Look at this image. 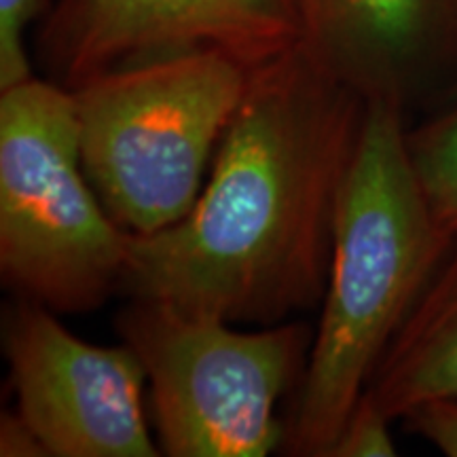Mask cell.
I'll return each instance as SVG.
<instances>
[{
  "mask_svg": "<svg viewBox=\"0 0 457 457\" xmlns=\"http://www.w3.org/2000/svg\"><path fill=\"white\" fill-rule=\"evenodd\" d=\"M131 233L85 174L72 91L30 79L0 91V271L55 313L98 310L121 290Z\"/></svg>",
  "mask_w": 457,
  "mask_h": 457,
  "instance_id": "4",
  "label": "cell"
},
{
  "mask_svg": "<svg viewBox=\"0 0 457 457\" xmlns=\"http://www.w3.org/2000/svg\"><path fill=\"white\" fill-rule=\"evenodd\" d=\"M51 9V0H0V91L34 79L26 30Z\"/></svg>",
  "mask_w": 457,
  "mask_h": 457,
  "instance_id": "11",
  "label": "cell"
},
{
  "mask_svg": "<svg viewBox=\"0 0 457 457\" xmlns=\"http://www.w3.org/2000/svg\"><path fill=\"white\" fill-rule=\"evenodd\" d=\"M3 347L17 413L49 457L162 453L145 417V367L129 345L79 339L55 312L17 299L4 316Z\"/></svg>",
  "mask_w": 457,
  "mask_h": 457,
  "instance_id": "6",
  "label": "cell"
},
{
  "mask_svg": "<svg viewBox=\"0 0 457 457\" xmlns=\"http://www.w3.org/2000/svg\"><path fill=\"white\" fill-rule=\"evenodd\" d=\"M403 420L409 430L424 436L445 455L457 457V400H428L411 409Z\"/></svg>",
  "mask_w": 457,
  "mask_h": 457,
  "instance_id": "13",
  "label": "cell"
},
{
  "mask_svg": "<svg viewBox=\"0 0 457 457\" xmlns=\"http://www.w3.org/2000/svg\"><path fill=\"white\" fill-rule=\"evenodd\" d=\"M114 324L145 367L163 455L265 457L284 449L278 403L305 373L307 324L245 333L222 318L138 299Z\"/></svg>",
  "mask_w": 457,
  "mask_h": 457,
  "instance_id": "5",
  "label": "cell"
},
{
  "mask_svg": "<svg viewBox=\"0 0 457 457\" xmlns=\"http://www.w3.org/2000/svg\"><path fill=\"white\" fill-rule=\"evenodd\" d=\"M367 390L392 421L428 400H457V236Z\"/></svg>",
  "mask_w": 457,
  "mask_h": 457,
  "instance_id": "9",
  "label": "cell"
},
{
  "mask_svg": "<svg viewBox=\"0 0 457 457\" xmlns=\"http://www.w3.org/2000/svg\"><path fill=\"white\" fill-rule=\"evenodd\" d=\"M299 37L293 0H60L37 47L51 81L74 89L114 68L191 51H219L253 71Z\"/></svg>",
  "mask_w": 457,
  "mask_h": 457,
  "instance_id": "7",
  "label": "cell"
},
{
  "mask_svg": "<svg viewBox=\"0 0 457 457\" xmlns=\"http://www.w3.org/2000/svg\"><path fill=\"white\" fill-rule=\"evenodd\" d=\"M0 455L3 457H49L37 432L17 411L0 417Z\"/></svg>",
  "mask_w": 457,
  "mask_h": 457,
  "instance_id": "14",
  "label": "cell"
},
{
  "mask_svg": "<svg viewBox=\"0 0 457 457\" xmlns=\"http://www.w3.org/2000/svg\"><path fill=\"white\" fill-rule=\"evenodd\" d=\"M400 108L369 100L337 205L333 256L284 451L328 457L453 236L411 165Z\"/></svg>",
  "mask_w": 457,
  "mask_h": 457,
  "instance_id": "2",
  "label": "cell"
},
{
  "mask_svg": "<svg viewBox=\"0 0 457 457\" xmlns=\"http://www.w3.org/2000/svg\"><path fill=\"white\" fill-rule=\"evenodd\" d=\"M248 79L250 68L233 57L191 51L71 89L85 174L125 231L153 236L191 212Z\"/></svg>",
  "mask_w": 457,
  "mask_h": 457,
  "instance_id": "3",
  "label": "cell"
},
{
  "mask_svg": "<svg viewBox=\"0 0 457 457\" xmlns=\"http://www.w3.org/2000/svg\"><path fill=\"white\" fill-rule=\"evenodd\" d=\"M364 111L299 43L253 68L202 195L176 225L131 236L119 293L267 327L322 303Z\"/></svg>",
  "mask_w": 457,
  "mask_h": 457,
  "instance_id": "1",
  "label": "cell"
},
{
  "mask_svg": "<svg viewBox=\"0 0 457 457\" xmlns=\"http://www.w3.org/2000/svg\"><path fill=\"white\" fill-rule=\"evenodd\" d=\"M299 47L320 71L407 114L457 91V0H293Z\"/></svg>",
  "mask_w": 457,
  "mask_h": 457,
  "instance_id": "8",
  "label": "cell"
},
{
  "mask_svg": "<svg viewBox=\"0 0 457 457\" xmlns=\"http://www.w3.org/2000/svg\"><path fill=\"white\" fill-rule=\"evenodd\" d=\"M392 420L369 390L360 396L328 457H392L396 443L390 434Z\"/></svg>",
  "mask_w": 457,
  "mask_h": 457,
  "instance_id": "12",
  "label": "cell"
},
{
  "mask_svg": "<svg viewBox=\"0 0 457 457\" xmlns=\"http://www.w3.org/2000/svg\"><path fill=\"white\" fill-rule=\"evenodd\" d=\"M411 165L434 219L457 236V104L407 129Z\"/></svg>",
  "mask_w": 457,
  "mask_h": 457,
  "instance_id": "10",
  "label": "cell"
}]
</instances>
